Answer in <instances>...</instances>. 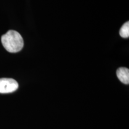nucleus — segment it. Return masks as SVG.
Returning <instances> with one entry per match:
<instances>
[{"mask_svg": "<svg viewBox=\"0 0 129 129\" xmlns=\"http://www.w3.org/2000/svg\"><path fill=\"white\" fill-rule=\"evenodd\" d=\"M120 35L122 38L129 37V22H126L122 26L120 30Z\"/></svg>", "mask_w": 129, "mask_h": 129, "instance_id": "4", "label": "nucleus"}, {"mask_svg": "<svg viewBox=\"0 0 129 129\" xmlns=\"http://www.w3.org/2000/svg\"><path fill=\"white\" fill-rule=\"evenodd\" d=\"M19 84L12 78H0V93H10L15 91L18 88Z\"/></svg>", "mask_w": 129, "mask_h": 129, "instance_id": "2", "label": "nucleus"}, {"mask_svg": "<svg viewBox=\"0 0 129 129\" xmlns=\"http://www.w3.org/2000/svg\"><path fill=\"white\" fill-rule=\"evenodd\" d=\"M1 43L5 49L10 53H17L23 48V40L18 32L10 30L1 37Z\"/></svg>", "mask_w": 129, "mask_h": 129, "instance_id": "1", "label": "nucleus"}, {"mask_svg": "<svg viewBox=\"0 0 129 129\" xmlns=\"http://www.w3.org/2000/svg\"><path fill=\"white\" fill-rule=\"evenodd\" d=\"M117 75L121 83L125 84L129 83V69L127 68L121 67L117 70Z\"/></svg>", "mask_w": 129, "mask_h": 129, "instance_id": "3", "label": "nucleus"}]
</instances>
